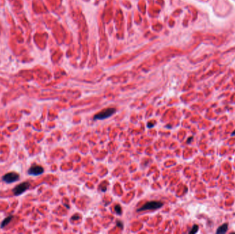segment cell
Here are the masks:
<instances>
[{
	"instance_id": "3",
	"label": "cell",
	"mask_w": 235,
	"mask_h": 234,
	"mask_svg": "<svg viewBox=\"0 0 235 234\" xmlns=\"http://www.w3.org/2000/svg\"><path fill=\"white\" fill-rule=\"evenodd\" d=\"M116 111L115 108H108L99 112L94 116V119H104L113 115Z\"/></svg>"
},
{
	"instance_id": "4",
	"label": "cell",
	"mask_w": 235,
	"mask_h": 234,
	"mask_svg": "<svg viewBox=\"0 0 235 234\" xmlns=\"http://www.w3.org/2000/svg\"><path fill=\"white\" fill-rule=\"evenodd\" d=\"M19 178H20V176L17 173L11 172L6 173V174L3 175L2 176V180L5 183L9 184L19 181Z\"/></svg>"
},
{
	"instance_id": "9",
	"label": "cell",
	"mask_w": 235,
	"mask_h": 234,
	"mask_svg": "<svg viewBox=\"0 0 235 234\" xmlns=\"http://www.w3.org/2000/svg\"><path fill=\"white\" fill-rule=\"evenodd\" d=\"M115 211L117 214H121V212H122V209H121V207L120 206V205H115Z\"/></svg>"
},
{
	"instance_id": "8",
	"label": "cell",
	"mask_w": 235,
	"mask_h": 234,
	"mask_svg": "<svg viewBox=\"0 0 235 234\" xmlns=\"http://www.w3.org/2000/svg\"><path fill=\"white\" fill-rule=\"evenodd\" d=\"M199 229V226L197 225H194L193 228H192V229L190 230L189 233L190 234H194V233H196L198 231Z\"/></svg>"
},
{
	"instance_id": "7",
	"label": "cell",
	"mask_w": 235,
	"mask_h": 234,
	"mask_svg": "<svg viewBox=\"0 0 235 234\" xmlns=\"http://www.w3.org/2000/svg\"><path fill=\"white\" fill-rule=\"evenodd\" d=\"M12 218H13V216H8L7 218H6L3 220L1 222V225H0V227L1 229L5 227L8 225V224L10 222V221L12 220Z\"/></svg>"
},
{
	"instance_id": "2",
	"label": "cell",
	"mask_w": 235,
	"mask_h": 234,
	"mask_svg": "<svg viewBox=\"0 0 235 234\" xmlns=\"http://www.w3.org/2000/svg\"><path fill=\"white\" fill-rule=\"evenodd\" d=\"M30 183L28 181L23 182V183H19L17 186H15L12 190V192H13L15 196H19L22 194L23 193L26 192L28 189L30 188Z\"/></svg>"
},
{
	"instance_id": "5",
	"label": "cell",
	"mask_w": 235,
	"mask_h": 234,
	"mask_svg": "<svg viewBox=\"0 0 235 234\" xmlns=\"http://www.w3.org/2000/svg\"><path fill=\"white\" fill-rule=\"evenodd\" d=\"M44 169L42 166L37 165V164H33L31 167L28 169V174L29 175H33V176H38L43 173Z\"/></svg>"
},
{
	"instance_id": "11",
	"label": "cell",
	"mask_w": 235,
	"mask_h": 234,
	"mask_svg": "<svg viewBox=\"0 0 235 234\" xmlns=\"http://www.w3.org/2000/svg\"><path fill=\"white\" fill-rule=\"evenodd\" d=\"M232 136H234V135H235V130H234V131L233 132V133H232Z\"/></svg>"
},
{
	"instance_id": "6",
	"label": "cell",
	"mask_w": 235,
	"mask_h": 234,
	"mask_svg": "<svg viewBox=\"0 0 235 234\" xmlns=\"http://www.w3.org/2000/svg\"><path fill=\"white\" fill-rule=\"evenodd\" d=\"M228 229V225L225 224L222 225L221 226H220L217 229V234H222V233H225L227 232Z\"/></svg>"
},
{
	"instance_id": "10",
	"label": "cell",
	"mask_w": 235,
	"mask_h": 234,
	"mask_svg": "<svg viewBox=\"0 0 235 234\" xmlns=\"http://www.w3.org/2000/svg\"><path fill=\"white\" fill-rule=\"evenodd\" d=\"M191 139H193V137H190V138L188 139V142H188V143H190V140H191Z\"/></svg>"
},
{
	"instance_id": "1",
	"label": "cell",
	"mask_w": 235,
	"mask_h": 234,
	"mask_svg": "<svg viewBox=\"0 0 235 234\" xmlns=\"http://www.w3.org/2000/svg\"><path fill=\"white\" fill-rule=\"evenodd\" d=\"M164 203L160 201H149L146 203L145 205H143L138 210V212H142V211H147V210H158V209L161 208L163 206Z\"/></svg>"
}]
</instances>
